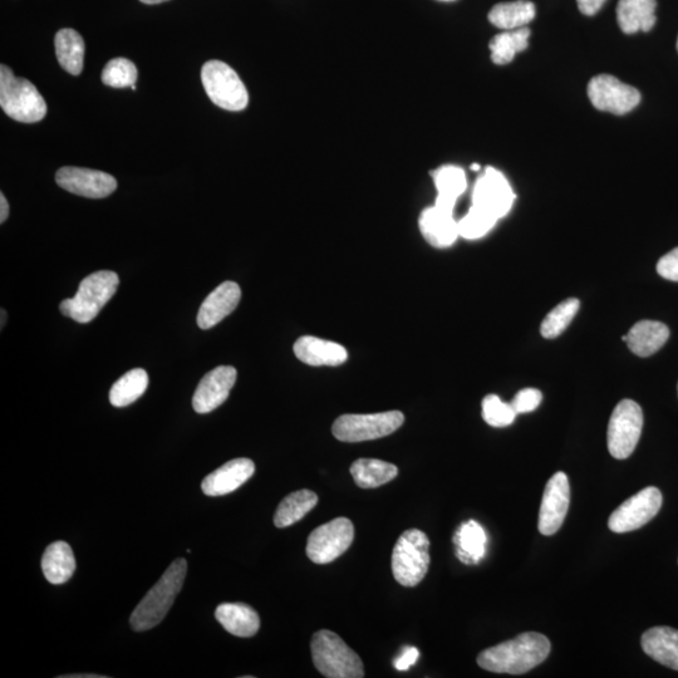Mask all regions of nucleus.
Segmentation results:
<instances>
[{
    "instance_id": "1",
    "label": "nucleus",
    "mask_w": 678,
    "mask_h": 678,
    "mask_svg": "<svg viewBox=\"0 0 678 678\" xmlns=\"http://www.w3.org/2000/svg\"><path fill=\"white\" fill-rule=\"evenodd\" d=\"M550 650L552 645L542 633L525 632L481 652L478 665L490 672L523 675L547 660Z\"/></svg>"
},
{
    "instance_id": "2",
    "label": "nucleus",
    "mask_w": 678,
    "mask_h": 678,
    "mask_svg": "<svg viewBox=\"0 0 678 678\" xmlns=\"http://www.w3.org/2000/svg\"><path fill=\"white\" fill-rule=\"evenodd\" d=\"M188 563L183 558L174 560L160 581L146 594L131 614L130 625L136 632L149 631L160 625L173 607L176 597L184 586Z\"/></svg>"
},
{
    "instance_id": "3",
    "label": "nucleus",
    "mask_w": 678,
    "mask_h": 678,
    "mask_svg": "<svg viewBox=\"0 0 678 678\" xmlns=\"http://www.w3.org/2000/svg\"><path fill=\"white\" fill-rule=\"evenodd\" d=\"M0 107L23 124H36L47 115V103L36 86L14 75L6 65L0 67Z\"/></svg>"
},
{
    "instance_id": "4",
    "label": "nucleus",
    "mask_w": 678,
    "mask_h": 678,
    "mask_svg": "<svg viewBox=\"0 0 678 678\" xmlns=\"http://www.w3.org/2000/svg\"><path fill=\"white\" fill-rule=\"evenodd\" d=\"M119 284V275L111 270L92 273L82 280L75 297L60 304V311L73 321L90 323L115 296Z\"/></svg>"
},
{
    "instance_id": "5",
    "label": "nucleus",
    "mask_w": 678,
    "mask_h": 678,
    "mask_svg": "<svg viewBox=\"0 0 678 678\" xmlns=\"http://www.w3.org/2000/svg\"><path fill=\"white\" fill-rule=\"evenodd\" d=\"M314 666L328 678H362L365 668L360 656L332 631L314 633L311 643Z\"/></svg>"
},
{
    "instance_id": "6",
    "label": "nucleus",
    "mask_w": 678,
    "mask_h": 678,
    "mask_svg": "<svg viewBox=\"0 0 678 678\" xmlns=\"http://www.w3.org/2000/svg\"><path fill=\"white\" fill-rule=\"evenodd\" d=\"M430 540L419 529L402 533L393 548L392 573L404 587H416L430 567Z\"/></svg>"
},
{
    "instance_id": "7",
    "label": "nucleus",
    "mask_w": 678,
    "mask_h": 678,
    "mask_svg": "<svg viewBox=\"0 0 678 678\" xmlns=\"http://www.w3.org/2000/svg\"><path fill=\"white\" fill-rule=\"evenodd\" d=\"M201 81L214 105L226 111H243L249 103L247 88L232 67L220 61L206 62Z\"/></svg>"
},
{
    "instance_id": "8",
    "label": "nucleus",
    "mask_w": 678,
    "mask_h": 678,
    "mask_svg": "<svg viewBox=\"0 0 678 678\" xmlns=\"http://www.w3.org/2000/svg\"><path fill=\"white\" fill-rule=\"evenodd\" d=\"M405 416L400 411L380 412L370 415H343L332 426L337 440L363 442L381 439L393 434L404 425Z\"/></svg>"
},
{
    "instance_id": "9",
    "label": "nucleus",
    "mask_w": 678,
    "mask_h": 678,
    "mask_svg": "<svg viewBox=\"0 0 678 678\" xmlns=\"http://www.w3.org/2000/svg\"><path fill=\"white\" fill-rule=\"evenodd\" d=\"M643 412L641 406L632 400L619 402L608 425L609 454L617 460L630 458L641 439Z\"/></svg>"
},
{
    "instance_id": "10",
    "label": "nucleus",
    "mask_w": 678,
    "mask_h": 678,
    "mask_svg": "<svg viewBox=\"0 0 678 678\" xmlns=\"http://www.w3.org/2000/svg\"><path fill=\"white\" fill-rule=\"evenodd\" d=\"M355 539L350 519L337 518L313 530L307 542L308 558L316 564H328L341 557Z\"/></svg>"
},
{
    "instance_id": "11",
    "label": "nucleus",
    "mask_w": 678,
    "mask_h": 678,
    "mask_svg": "<svg viewBox=\"0 0 678 678\" xmlns=\"http://www.w3.org/2000/svg\"><path fill=\"white\" fill-rule=\"evenodd\" d=\"M662 501L661 491L655 486H648L614 510L609 517L608 528L613 533L622 534L645 527L660 512Z\"/></svg>"
},
{
    "instance_id": "12",
    "label": "nucleus",
    "mask_w": 678,
    "mask_h": 678,
    "mask_svg": "<svg viewBox=\"0 0 678 678\" xmlns=\"http://www.w3.org/2000/svg\"><path fill=\"white\" fill-rule=\"evenodd\" d=\"M588 97L599 111L613 115H625L641 102V93L609 75L592 78L588 85Z\"/></svg>"
},
{
    "instance_id": "13",
    "label": "nucleus",
    "mask_w": 678,
    "mask_h": 678,
    "mask_svg": "<svg viewBox=\"0 0 678 678\" xmlns=\"http://www.w3.org/2000/svg\"><path fill=\"white\" fill-rule=\"evenodd\" d=\"M569 504H571V485L568 476L559 471L545 486L539 512V532L547 537L557 533L567 517Z\"/></svg>"
},
{
    "instance_id": "14",
    "label": "nucleus",
    "mask_w": 678,
    "mask_h": 678,
    "mask_svg": "<svg viewBox=\"0 0 678 678\" xmlns=\"http://www.w3.org/2000/svg\"><path fill=\"white\" fill-rule=\"evenodd\" d=\"M514 200V191L505 176L494 167H486L483 176L476 181L473 205L501 219L512 209Z\"/></svg>"
},
{
    "instance_id": "15",
    "label": "nucleus",
    "mask_w": 678,
    "mask_h": 678,
    "mask_svg": "<svg viewBox=\"0 0 678 678\" xmlns=\"http://www.w3.org/2000/svg\"><path fill=\"white\" fill-rule=\"evenodd\" d=\"M56 181L68 193L88 199L107 198L117 189V181L112 175L83 167H62L57 171Z\"/></svg>"
},
{
    "instance_id": "16",
    "label": "nucleus",
    "mask_w": 678,
    "mask_h": 678,
    "mask_svg": "<svg viewBox=\"0 0 678 678\" xmlns=\"http://www.w3.org/2000/svg\"><path fill=\"white\" fill-rule=\"evenodd\" d=\"M238 372L232 366L214 368L203 377L193 397V407L198 414H209L228 400L237 382Z\"/></svg>"
},
{
    "instance_id": "17",
    "label": "nucleus",
    "mask_w": 678,
    "mask_h": 678,
    "mask_svg": "<svg viewBox=\"0 0 678 678\" xmlns=\"http://www.w3.org/2000/svg\"><path fill=\"white\" fill-rule=\"evenodd\" d=\"M255 465L250 459H234L206 476L201 484L204 494L223 496L233 493L252 478Z\"/></svg>"
},
{
    "instance_id": "18",
    "label": "nucleus",
    "mask_w": 678,
    "mask_h": 678,
    "mask_svg": "<svg viewBox=\"0 0 678 678\" xmlns=\"http://www.w3.org/2000/svg\"><path fill=\"white\" fill-rule=\"evenodd\" d=\"M242 289L235 282L221 283L206 297L199 309L198 324L201 329H210L223 321L238 307Z\"/></svg>"
},
{
    "instance_id": "19",
    "label": "nucleus",
    "mask_w": 678,
    "mask_h": 678,
    "mask_svg": "<svg viewBox=\"0 0 678 678\" xmlns=\"http://www.w3.org/2000/svg\"><path fill=\"white\" fill-rule=\"evenodd\" d=\"M294 355L298 360L313 367H337L348 360V352L345 347L336 342L326 341L312 336H304L298 339L294 345Z\"/></svg>"
},
{
    "instance_id": "20",
    "label": "nucleus",
    "mask_w": 678,
    "mask_h": 678,
    "mask_svg": "<svg viewBox=\"0 0 678 678\" xmlns=\"http://www.w3.org/2000/svg\"><path fill=\"white\" fill-rule=\"evenodd\" d=\"M419 224L426 242L435 248H449L460 237L458 221L435 205L422 211Z\"/></svg>"
},
{
    "instance_id": "21",
    "label": "nucleus",
    "mask_w": 678,
    "mask_h": 678,
    "mask_svg": "<svg viewBox=\"0 0 678 678\" xmlns=\"http://www.w3.org/2000/svg\"><path fill=\"white\" fill-rule=\"evenodd\" d=\"M641 645L652 660L678 671V630L671 627H653L643 633Z\"/></svg>"
},
{
    "instance_id": "22",
    "label": "nucleus",
    "mask_w": 678,
    "mask_h": 678,
    "mask_svg": "<svg viewBox=\"0 0 678 678\" xmlns=\"http://www.w3.org/2000/svg\"><path fill=\"white\" fill-rule=\"evenodd\" d=\"M215 618L230 635L253 637L260 628L259 614L243 603H223L215 611Z\"/></svg>"
},
{
    "instance_id": "23",
    "label": "nucleus",
    "mask_w": 678,
    "mask_h": 678,
    "mask_svg": "<svg viewBox=\"0 0 678 678\" xmlns=\"http://www.w3.org/2000/svg\"><path fill=\"white\" fill-rule=\"evenodd\" d=\"M670 337V329L661 322L641 321L623 337L628 348L638 357H650L661 350Z\"/></svg>"
},
{
    "instance_id": "24",
    "label": "nucleus",
    "mask_w": 678,
    "mask_h": 678,
    "mask_svg": "<svg viewBox=\"0 0 678 678\" xmlns=\"http://www.w3.org/2000/svg\"><path fill=\"white\" fill-rule=\"evenodd\" d=\"M656 0H619L617 21L626 34L650 32L656 24Z\"/></svg>"
},
{
    "instance_id": "25",
    "label": "nucleus",
    "mask_w": 678,
    "mask_h": 678,
    "mask_svg": "<svg viewBox=\"0 0 678 678\" xmlns=\"http://www.w3.org/2000/svg\"><path fill=\"white\" fill-rule=\"evenodd\" d=\"M437 190L435 206L447 213H454L456 201L468 188L464 170L458 166H441L432 173Z\"/></svg>"
},
{
    "instance_id": "26",
    "label": "nucleus",
    "mask_w": 678,
    "mask_h": 678,
    "mask_svg": "<svg viewBox=\"0 0 678 678\" xmlns=\"http://www.w3.org/2000/svg\"><path fill=\"white\" fill-rule=\"evenodd\" d=\"M76 567L75 554L66 542L52 543L43 554L42 571L49 583L63 584L70 581Z\"/></svg>"
},
{
    "instance_id": "27",
    "label": "nucleus",
    "mask_w": 678,
    "mask_h": 678,
    "mask_svg": "<svg viewBox=\"0 0 678 678\" xmlns=\"http://www.w3.org/2000/svg\"><path fill=\"white\" fill-rule=\"evenodd\" d=\"M456 557L464 564H479L485 557L488 535L475 520H469L460 525L454 535Z\"/></svg>"
},
{
    "instance_id": "28",
    "label": "nucleus",
    "mask_w": 678,
    "mask_h": 678,
    "mask_svg": "<svg viewBox=\"0 0 678 678\" xmlns=\"http://www.w3.org/2000/svg\"><path fill=\"white\" fill-rule=\"evenodd\" d=\"M56 56L61 67L72 76H80L85 60V41L75 29H61L54 38Z\"/></svg>"
},
{
    "instance_id": "29",
    "label": "nucleus",
    "mask_w": 678,
    "mask_h": 678,
    "mask_svg": "<svg viewBox=\"0 0 678 678\" xmlns=\"http://www.w3.org/2000/svg\"><path fill=\"white\" fill-rule=\"evenodd\" d=\"M535 18V6L529 0L499 3L491 9L489 21L504 31L527 27Z\"/></svg>"
},
{
    "instance_id": "30",
    "label": "nucleus",
    "mask_w": 678,
    "mask_h": 678,
    "mask_svg": "<svg viewBox=\"0 0 678 678\" xmlns=\"http://www.w3.org/2000/svg\"><path fill=\"white\" fill-rule=\"evenodd\" d=\"M351 475L362 489H376L399 475L397 466L376 459H358L351 466Z\"/></svg>"
},
{
    "instance_id": "31",
    "label": "nucleus",
    "mask_w": 678,
    "mask_h": 678,
    "mask_svg": "<svg viewBox=\"0 0 678 678\" xmlns=\"http://www.w3.org/2000/svg\"><path fill=\"white\" fill-rule=\"evenodd\" d=\"M318 504V495L311 490H298L279 504L274 515L277 528H287L302 520Z\"/></svg>"
},
{
    "instance_id": "32",
    "label": "nucleus",
    "mask_w": 678,
    "mask_h": 678,
    "mask_svg": "<svg viewBox=\"0 0 678 678\" xmlns=\"http://www.w3.org/2000/svg\"><path fill=\"white\" fill-rule=\"evenodd\" d=\"M530 29L528 27L505 31L491 39V61L495 65L504 66L512 62L518 53L529 46Z\"/></svg>"
},
{
    "instance_id": "33",
    "label": "nucleus",
    "mask_w": 678,
    "mask_h": 678,
    "mask_svg": "<svg viewBox=\"0 0 678 678\" xmlns=\"http://www.w3.org/2000/svg\"><path fill=\"white\" fill-rule=\"evenodd\" d=\"M149 386V375L142 368H135L122 376L112 386L110 402L115 407H126L140 399Z\"/></svg>"
},
{
    "instance_id": "34",
    "label": "nucleus",
    "mask_w": 678,
    "mask_h": 678,
    "mask_svg": "<svg viewBox=\"0 0 678 678\" xmlns=\"http://www.w3.org/2000/svg\"><path fill=\"white\" fill-rule=\"evenodd\" d=\"M579 307H581V303H579L577 298H569L567 301L558 304L545 317L542 327H540L542 336L547 339L560 336L568 328L569 324L572 323L574 317H576Z\"/></svg>"
},
{
    "instance_id": "35",
    "label": "nucleus",
    "mask_w": 678,
    "mask_h": 678,
    "mask_svg": "<svg viewBox=\"0 0 678 678\" xmlns=\"http://www.w3.org/2000/svg\"><path fill=\"white\" fill-rule=\"evenodd\" d=\"M498 218L478 206H471L469 213L458 221L460 237L475 240L485 237L494 228Z\"/></svg>"
},
{
    "instance_id": "36",
    "label": "nucleus",
    "mask_w": 678,
    "mask_h": 678,
    "mask_svg": "<svg viewBox=\"0 0 678 678\" xmlns=\"http://www.w3.org/2000/svg\"><path fill=\"white\" fill-rule=\"evenodd\" d=\"M137 81V68L126 58H115L107 63L102 71V82L106 86L126 88L135 86Z\"/></svg>"
},
{
    "instance_id": "37",
    "label": "nucleus",
    "mask_w": 678,
    "mask_h": 678,
    "mask_svg": "<svg viewBox=\"0 0 678 678\" xmlns=\"http://www.w3.org/2000/svg\"><path fill=\"white\" fill-rule=\"evenodd\" d=\"M483 417L490 426L506 427L513 424L517 412L512 404L501 401L499 396L489 395L483 400Z\"/></svg>"
},
{
    "instance_id": "38",
    "label": "nucleus",
    "mask_w": 678,
    "mask_h": 678,
    "mask_svg": "<svg viewBox=\"0 0 678 678\" xmlns=\"http://www.w3.org/2000/svg\"><path fill=\"white\" fill-rule=\"evenodd\" d=\"M542 400V392L537 388H524L515 395L512 406L517 415L528 414V412L537 410Z\"/></svg>"
},
{
    "instance_id": "39",
    "label": "nucleus",
    "mask_w": 678,
    "mask_h": 678,
    "mask_svg": "<svg viewBox=\"0 0 678 678\" xmlns=\"http://www.w3.org/2000/svg\"><path fill=\"white\" fill-rule=\"evenodd\" d=\"M657 273L671 282H678V248L663 255L657 263Z\"/></svg>"
},
{
    "instance_id": "40",
    "label": "nucleus",
    "mask_w": 678,
    "mask_h": 678,
    "mask_svg": "<svg viewBox=\"0 0 678 678\" xmlns=\"http://www.w3.org/2000/svg\"><path fill=\"white\" fill-rule=\"evenodd\" d=\"M420 652L415 647H406L400 657L395 660L396 670L409 671L416 661L419 660Z\"/></svg>"
},
{
    "instance_id": "41",
    "label": "nucleus",
    "mask_w": 678,
    "mask_h": 678,
    "mask_svg": "<svg viewBox=\"0 0 678 678\" xmlns=\"http://www.w3.org/2000/svg\"><path fill=\"white\" fill-rule=\"evenodd\" d=\"M579 11L586 16H594L606 3V0H577Z\"/></svg>"
},
{
    "instance_id": "42",
    "label": "nucleus",
    "mask_w": 678,
    "mask_h": 678,
    "mask_svg": "<svg viewBox=\"0 0 678 678\" xmlns=\"http://www.w3.org/2000/svg\"><path fill=\"white\" fill-rule=\"evenodd\" d=\"M9 216V204L4 194H0V223H6Z\"/></svg>"
},
{
    "instance_id": "43",
    "label": "nucleus",
    "mask_w": 678,
    "mask_h": 678,
    "mask_svg": "<svg viewBox=\"0 0 678 678\" xmlns=\"http://www.w3.org/2000/svg\"><path fill=\"white\" fill-rule=\"evenodd\" d=\"M140 2L149 4V6H152V4H160L167 2V0H140Z\"/></svg>"
},
{
    "instance_id": "44",
    "label": "nucleus",
    "mask_w": 678,
    "mask_h": 678,
    "mask_svg": "<svg viewBox=\"0 0 678 678\" xmlns=\"http://www.w3.org/2000/svg\"><path fill=\"white\" fill-rule=\"evenodd\" d=\"M67 677H73V678H80V677H91V678H100V677H105V676H97V675H73V676H67Z\"/></svg>"
},
{
    "instance_id": "45",
    "label": "nucleus",
    "mask_w": 678,
    "mask_h": 678,
    "mask_svg": "<svg viewBox=\"0 0 678 678\" xmlns=\"http://www.w3.org/2000/svg\"><path fill=\"white\" fill-rule=\"evenodd\" d=\"M7 321V313L2 309V328L4 327V323Z\"/></svg>"
},
{
    "instance_id": "46",
    "label": "nucleus",
    "mask_w": 678,
    "mask_h": 678,
    "mask_svg": "<svg viewBox=\"0 0 678 678\" xmlns=\"http://www.w3.org/2000/svg\"><path fill=\"white\" fill-rule=\"evenodd\" d=\"M471 170L479 171V170H480V165H478V164H473V165H471Z\"/></svg>"
},
{
    "instance_id": "47",
    "label": "nucleus",
    "mask_w": 678,
    "mask_h": 678,
    "mask_svg": "<svg viewBox=\"0 0 678 678\" xmlns=\"http://www.w3.org/2000/svg\"><path fill=\"white\" fill-rule=\"evenodd\" d=\"M441 2H455V0H441Z\"/></svg>"
},
{
    "instance_id": "48",
    "label": "nucleus",
    "mask_w": 678,
    "mask_h": 678,
    "mask_svg": "<svg viewBox=\"0 0 678 678\" xmlns=\"http://www.w3.org/2000/svg\"><path fill=\"white\" fill-rule=\"evenodd\" d=\"M677 49H678V42H677Z\"/></svg>"
}]
</instances>
